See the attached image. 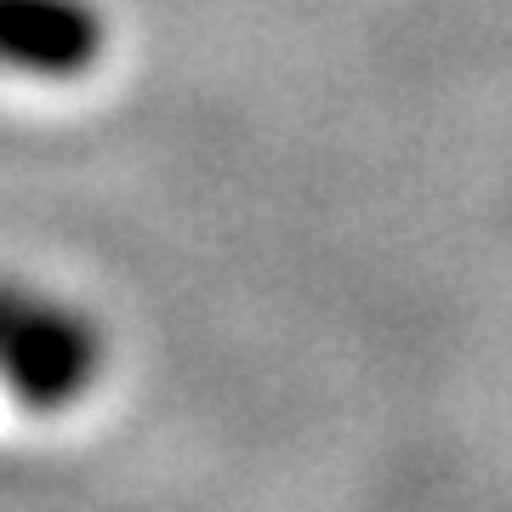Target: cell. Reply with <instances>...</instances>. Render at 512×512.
Masks as SVG:
<instances>
[{
	"label": "cell",
	"mask_w": 512,
	"mask_h": 512,
	"mask_svg": "<svg viewBox=\"0 0 512 512\" xmlns=\"http://www.w3.org/2000/svg\"><path fill=\"white\" fill-rule=\"evenodd\" d=\"M103 365V336L86 313L23 296L0 330V382L23 410H63L92 387Z\"/></svg>",
	"instance_id": "cell-1"
},
{
	"label": "cell",
	"mask_w": 512,
	"mask_h": 512,
	"mask_svg": "<svg viewBox=\"0 0 512 512\" xmlns=\"http://www.w3.org/2000/svg\"><path fill=\"white\" fill-rule=\"evenodd\" d=\"M103 12L92 0H0V63L40 80H74L103 57Z\"/></svg>",
	"instance_id": "cell-2"
}]
</instances>
